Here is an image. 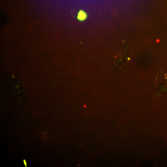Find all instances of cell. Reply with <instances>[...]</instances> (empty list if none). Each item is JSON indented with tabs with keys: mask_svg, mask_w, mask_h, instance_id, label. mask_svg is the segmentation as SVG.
<instances>
[{
	"mask_svg": "<svg viewBox=\"0 0 167 167\" xmlns=\"http://www.w3.org/2000/svg\"><path fill=\"white\" fill-rule=\"evenodd\" d=\"M24 164L26 166V161H25V160H24Z\"/></svg>",
	"mask_w": 167,
	"mask_h": 167,
	"instance_id": "3",
	"label": "cell"
},
{
	"mask_svg": "<svg viewBox=\"0 0 167 167\" xmlns=\"http://www.w3.org/2000/svg\"><path fill=\"white\" fill-rule=\"evenodd\" d=\"M7 82L8 88L13 95L22 97L26 96V91L17 77L11 75L8 79Z\"/></svg>",
	"mask_w": 167,
	"mask_h": 167,
	"instance_id": "1",
	"label": "cell"
},
{
	"mask_svg": "<svg viewBox=\"0 0 167 167\" xmlns=\"http://www.w3.org/2000/svg\"><path fill=\"white\" fill-rule=\"evenodd\" d=\"M86 13L83 11H80L78 14L77 19L79 21H83L85 20L87 17Z\"/></svg>",
	"mask_w": 167,
	"mask_h": 167,
	"instance_id": "2",
	"label": "cell"
}]
</instances>
